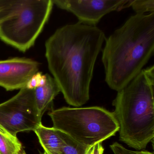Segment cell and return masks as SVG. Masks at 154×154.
I'll return each mask as SVG.
<instances>
[{
  "label": "cell",
  "mask_w": 154,
  "mask_h": 154,
  "mask_svg": "<svg viewBox=\"0 0 154 154\" xmlns=\"http://www.w3.org/2000/svg\"><path fill=\"white\" fill-rule=\"evenodd\" d=\"M105 39L96 26L77 22L59 28L46 42L48 69L69 105L80 107L89 100L95 63Z\"/></svg>",
  "instance_id": "obj_1"
},
{
  "label": "cell",
  "mask_w": 154,
  "mask_h": 154,
  "mask_svg": "<svg viewBox=\"0 0 154 154\" xmlns=\"http://www.w3.org/2000/svg\"><path fill=\"white\" fill-rule=\"evenodd\" d=\"M154 52V13L133 15L105 39V81L119 91L143 69Z\"/></svg>",
  "instance_id": "obj_2"
},
{
  "label": "cell",
  "mask_w": 154,
  "mask_h": 154,
  "mask_svg": "<svg viewBox=\"0 0 154 154\" xmlns=\"http://www.w3.org/2000/svg\"><path fill=\"white\" fill-rule=\"evenodd\" d=\"M154 66L143 69L118 91L112 104L121 141L144 149L154 137Z\"/></svg>",
  "instance_id": "obj_3"
},
{
  "label": "cell",
  "mask_w": 154,
  "mask_h": 154,
  "mask_svg": "<svg viewBox=\"0 0 154 154\" xmlns=\"http://www.w3.org/2000/svg\"><path fill=\"white\" fill-rule=\"evenodd\" d=\"M52 0H0V39L26 52L47 22Z\"/></svg>",
  "instance_id": "obj_4"
},
{
  "label": "cell",
  "mask_w": 154,
  "mask_h": 154,
  "mask_svg": "<svg viewBox=\"0 0 154 154\" xmlns=\"http://www.w3.org/2000/svg\"><path fill=\"white\" fill-rule=\"evenodd\" d=\"M54 128L90 147L114 136L119 126L113 112L98 106L51 109L48 112Z\"/></svg>",
  "instance_id": "obj_5"
},
{
  "label": "cell",
  "mask_w": 154,
  "mask_h": 154,
  "mask_svg": "<svg viewBox=\"0 0 154 154\" xmlns=\"http://www.w3.org/2000/svg\"><path fill=\"white\" fill-rule=\"evenodd\" d=\"M35 103L34 90L21 89L15 96L0 103V127L13 136L34 131L41 122Z\"/></svg>",
  "instance_id": "obj_6"
},
{
  "label": "cell",
  "mask_w": 154,
  "mask_h": 154,
  "mask_svg": "<svg viewBox=\"0 0 154 154\" xmlns=\"http://www.w3.org/2000/svg\"><path fill=\"white\" fill-rule=\"evenodd\" d=\"M54 5L71 12L79 23L95 26L105 15L128 8V0H52Z\"/></svg>",
  "instance_id": "obj_7"
},
{
  "label": "cell",
  "mask_w": 154,
  "mask_h": 154,
  "mask_svg": "<svg viewBox=\"0 0 154 154\" xmlns=\"http://www.w3.org/2000/svg\"><path fill=\"white\" fill-rule=\"evenodd\" d=\"M39 63L26 58L0 60V86L7 91L26 88L32 76L38 72Z\"/></svg>",
  "instance_id": "obj_8"
},
{
  "label": "cell",
  "mask_w": 154,
  "mask_h": 154,
  "mask_svg": "<svg viewBox=\"0 0 154 154\" xmlns=\"http://www.w3.org/2000/svg\"><path fill=\"white\" fill-rule=\"evenodd\" d=\"M60 92L57 83L48 74H47L45 84L34 90L35 103L40 119H42L44 113L51 107L54 99Z\"/></svg>",
  "instance_id": "obj_9"
},
{
  "label": "cell",
  "mask_w": 154,
  "mask_h": 154,
  "mask_svg": "<svg viewBox=\"0 0 154 154\" xmlns=\"http://www.w3.org/2000/svg\"><path fill=\"white\" fill-rule=\"evenodd\" d=\"M34 131L47 154H64L63 142L56 129L41 123Z\"/></svg>",
  "instance_id": "obj_10"
},
{
  "label": "cell",
  "mask_w": 154,
  "mask_h": 154,
  "mask_svg": "<svg viewBox=\"0 0 154 154\" xmlns=\"http://www.w3.org/2000/svg\"><path fill=\"white\" fill-rule=\"evenodd\" d=\"M0 154H27L19 140L0 127Z\"/></svg>",
  "instance_id": "obj_11"
},
{
  "label": "cell",
  "mask_w": 154,
  "mask_h": 154,
  "mask_svg": "<svg viewBox=\"0 0 154 154\" xmlns=\"http://www.w3.org/2000/svg\"><path fill=\"white\" fill-rule=\"evenodd\" d=\"M57 133L63 142L64 154H86L89 147L81 145L67 134L57 130Z\"/></svg>",
  "instance_id": "obj_12"
},
{
  "label": "cell",
  "mask_w": 154,
  "mask_h": 154,
  "mask_svg": "<svg viewBox=\"0 0 154 154\" xmlns=\"http://www.w3.org/2000/svg\"><path fill=\"white\" fill-rule=\"evenodd\" d=\"M129 7H131L137 15L154 13V0H128Z\"/></svg>",
  "instance_id": "obj_13"
},
{
  "label": "cell",
  "mask_w": 154,
  "mask_h": 154,
  "mask_svg": "<svg viewBox=\"0 0 154 154\" xmlns=\"http://www.w3.org/2000/svg\"><path fill=\"white\" fill-rule=\"evenodd\" d=\"M110 148L114 154H153L152 152L146 150L135 151L129 150L117 142L112 143L110 146Z\"/></svg>",
  "instance_id": "obj_14"
},
{
  "label": "cell",
  "mask_w": 154,
  "mask_h": 154,
  "mask_svg": "<svg viewBox=\"0 0 154 154\" xmlns=\"http://www.w3.org/2000/svg\"><path fill=\"white\" fill-rule=\"evenodd\" d=\"M47 81V74L43 75L40 72L36 73L29 80L26 88L30 90H35L37 87L44 85Z\"/></svg>",
  "instance_id": "obj_15"
},
{
  "label": "cell",
  "mask_w": 154,
  "mask_h": 154,
  "mask_svg": "<svg viewBox=\"0 0 154 154\" xmlns=\"http://www.w3.org/2000/svg\"><path fill=\"white\" fill-rule=\"evenodd\" d=\"M104 149L101 143H98L88 148L86 154H103Z\"/></svg>",
  "instance_id": "obj_16"
},
{
  "label": "cell",
  "mask_w": 154,
  "mask_h": 154,
  "mask_svg": "<svg viewBox=\"0 0 154 154\" xmlns=\"http://www.w3.org/2000/svg\"><path fill=\"white\" fill-rule=\"evenodd\" d=\"M47 154L46 153H45V152H44V154Z\"/></svg>",
  "instance_id": "obj_17"
}]
</instances>
